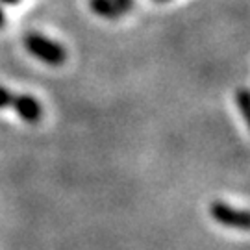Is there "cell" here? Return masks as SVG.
<instances>
[{"label":"cell","instance_id":"cell-5","mask_svg":"<svg viewBox=\"0 0 250 250\" xmlns=\"http://www.w3.org/2000/svg\"><path fill=\"white\" fill-rule=\"evenodd\" d=\"M235 104L239 107V113L245 119V125L250 130V89L247 87H239L235 91Z\"/></svg>","mask_w":250,"mask_h":250},{"label":"cell","instance_id":"cell-10","mask_svg":"<svg viewBox=\"0 0 250 250\" xmlns=\"http://www.w3.org/2000/svg\"><path fill=\"white\" fill-rule=\"evenodd\" d=\"M154 2H167V0H154Z\"/></svg>","mask_w":250,"mask_h":250},{"label":"cell","instance_id":"cell-8","mask_svg":"<svg viewBox=\"0 0 250 250\" xmlns=\"http://www.w3.org/2000/svg\"><path fill=\"white\" fill-rule=\"evenodd\" d=\"M4 24H6V15H4V9L0 6V28H4Z\"/></svg>","mask_w":250,"mask_h":250},{"label":"cell","instance_id":"cell-7","mask_svg":"<svg viewBox=\"0 0 250 250\" xmlns=\"http://www.w3.org/2000/svg\"><path fill=\"white\" fill-rule=\"evenodd\" d=\"M115 2L121 6V8L125 9L126 13H128V11H132V9H134V6H135V0H115Z\"/></svg>","mask_w":250,"mask_h":250},{"label":"cell","instance_id":"cell-1","mask_svg":"<svg viewBox=\"0 0 250 250\" xmlns=\"http://www.w3.org/2000/svg\"><path fill=\"white\" fill-rule=\"evenodd\" d=\"M22 45L28 50V54H32L39 62L46 63L50 67H62L63 63L67 62L65 46L50 37L37 34V32H28L22 39Z\"/></svg>","mask_w":250,"mask_h":250},{"label":"cell","instance_id":"cell-2","mask_svg":"<svg viewBox=\"0 0 250 250\" xmlns=\"http://www.w3.org/2000/svg\"><path fill=\"white\" fill-rule=\"evenodd\" d=\"M208 211L215 223L224 228L250 232V209H239V208L226 204L223 200H213Z\"/></svg>","mask_w":250,"mask_h":250},{"label":"cell","instance_id":"cell-4","mask_svg":"<svg viewBox=\"0 0 250 250\" xmlns=\"http://www.w3.org/2000/svg\"><path fill=\"white\" fill-rule=\"evenodd\" d=\"M89 9L95 15L107 21H119L126 13L115 0H89Z\"/></svg>","mask_w":250,"mask_h":250},{"label":"cell","instance_id":"cell-9","mask_svg":"<svg viewBox=\"0 0 250 250\" xmlns=\"http://www.w3.org/2000/svg\"><path fill=\"white\" fill-rule=\"evenodd\" d=\"M0 2H4V4H8V6H17L21 0H0Z\"/></svg>","mask_w":250,"mask_h":250},{"label":"cell","instance_id":"cell-6","mask_svg":"<svg viewBox=\"0 0 250 250\" xmlns=\"http://www.w3.org/2000/svg\"><path fill=\"white\" fill-rule=\"evenodd\" d=\"M13 100H15V95L9 89H6L4 85H0V109L11 107L13 106Z\"/></svg>","mask_w":250,"mask_h":250},{"label":"cell","instance_id":"cell-3","mask_svg":"<svg viewBox=\"0 0 250 250\" xmlns=\"http://www.w3.org/2000/svg\"><path fill=\"white\" fill-rule=\"evenodd\" d=\"M11 109H15V113L30 125H37L43 119V106L32 95H17Z\"/></svg>","mask_w":250,"mask_h":250}]
</instances>
